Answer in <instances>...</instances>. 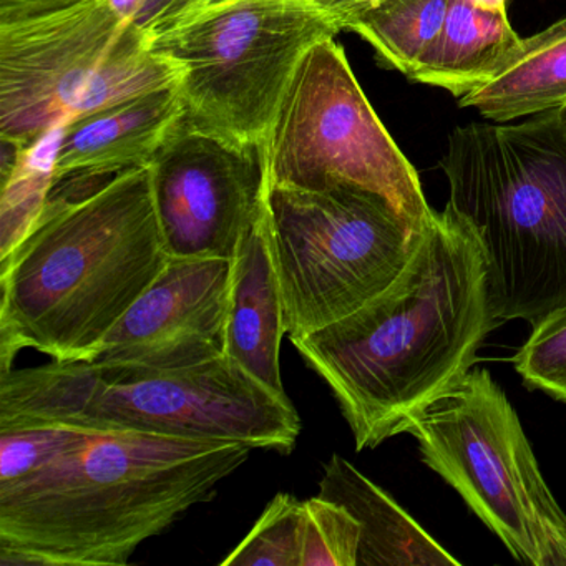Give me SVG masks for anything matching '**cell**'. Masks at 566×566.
I'll list each match as a JSON object with an SVG mask.
<instances>
[{
    "mask_svg": "<svg viewBox=\"0 0 566 566\" xmlns=\"http://www.w3.org/2000/svg\"><path fill=\"white\" fill-rule=\"evenodd\" d=\"M360 525L343 505L323 496L303 503L300 566H357Z\"/></svg>",
    "mask_w": 566,
    "mask_h": 566,
    "instance_id": "obj_22",
    "label": "cell"
},
{
    "mask_svg": "<svg viewBox=\"0 0 566 566\" xmlns=\"http://www.w3.org/2000/svg\"><path fill=\"white\" fill-rule=\"evenodd\" d=\"M556 115H558L559 122H562L563 127L566 128V105H563L562 108H558V111H555Z\"/></svg>",
    "mask_w": 566,
    "mask_h": 566,
    "instance_id": "obj_27",
    "label": "cell"
},
{
    "mask_svg": "<svg viewBox=\"0 0 566 566\" xmlns=\"http://www.w3.org/2000/svg\"><path fill=\"white\" fill-rule=\"evenodd\" d=\"M85 420L101 430L241 442L280 453L293 452L301 433L290 397L227 354L178 369L102 367Z\"/></svg>",
    "mask_w": 566,
    "mask_h": 566,
    "instance_id": "obj_10",
    "label": "cell"
},
{
    "mask_svg": "<svg viewBox=\"0 0 566 566\" xmlns=\"http://www.w3.org/2000/svg\"><path fill=\"white\" fill-rule=\"evenodd\" d=\"M268 185L323 191L354 185L382 195L422 231L432 218L409 158L360 88L334 39L301 62L264 140Z\"/></svg>",
    "mask_w": 566,
    "mask_h": 566,
    "instance_id": "obj_9",
    "label": "cell"
},
{
    "mask_svg": "<svg viewBox=\"0 0 566 566\" xmlns=\"http://www.w3.org/2000/svg\"><path fill=\"white\" fill-rule=\"evenodd\" d=\"M403 433L520 563L566 566V513L489 370L470 369L413 413Z\"/></svg>",
    "mask_w": 566,
    "mask_h": 566,
    "instance_id": "obj_7",
    "label": "cell"
},
{
    "mask_svg": "<svg viewBox=\"0 0 566 566\" xmlns=\"http://www.w3.org/2000/svg\"><path fill=\"white\" fill-rule=\"evenodd\" d=\"M513 366L530 389L566 402V307L533 327Z\"/></svg>",
    "mask_w": 566,
    "mask_h": 566,
    "instance_id": "obj_24",
    "label": "cell"
},
{
    "mask_svg": "<svg viewBox=\"0 0 566 566\" xmlns=\"http://www.w3.org/2000/svg\"><path fill=\"white\" fill-rule=\"evenodd\" d=\"M184 115L178 82L75 118L65 125L52 190L148 167Z\"/></svg>",
    "mask_w": 566,
    "mask_h": 566,
    "instance_id": "obj_13",
    "label": "cell"
},
{
    "mask_svg": "<svg viewBox=\"0 0 566 566\" xmlns=\"http://www.w3.org/2000/svg\"><path fill=\"white\" fill-rule=\"evenodd\" d=\"M150 165L54 188L24 240L0 260V373L22 349L92 360L170 261Z\"/></svg>",
    "mask_w": 566,
    "mask_h": 566,
    "instance_id": "obj_3",
    "label": "cell"
},
{
    "mask_svg": "<svg viewBox=\"0 0 566 566\" xmlns=\"http://www.w3.org/2000/svg\"><path fill=\"white\" fill-rule=\"evenodd\" d=\"M321 2L327 9V12L333 15L340 31H344V25L349 19H353L359 12L366 11V9L373 8V6L379 4L382 0H321Z\"/></svg>",
    "mask_w": 566,
    "mask_h": 566,
    "instance_id": "obj_25",
    "label": "cell"
},
{
    "mask_svg": "<svg viewBox=\"0 0 566 566\" xmlns=\"http://www.w3.org/2000/svg\"><path fill=\"white\" fill-rule=\"evenodd\" d=\"M104 430L81 426L31 427L0 432V486L11 485Z\"/></svg>",
    "mask_w": 566,
    "mask_h": 566,
    "instance_id": "obj_23",
    "label": "cell"
},
{
    "mask_svg": "<svg viewBox=\"0 0 566 566\" xmlns=\"http://www.w3.org/2000/svg\"><path fill=\"white\" fill-rule=\"evenodd\" d=\"M440 170L475 231L493 319L535 327L566 307V128L555 111L453 128Z\"/></svg>",
    "mask_w": 566,
    "mask_h": 566,
    "instance_id": "obj_4",
    "label": "cell"
},
{
    "mask_svg": "<svg viewBox=\"0 0 566 566\" xmlns=\"http://www.w3.org/2000/svg\"><path fill=\"white\" fill-rule=\"evenodd\" d=\"M180 78L145 29L107 0H62L0 21V140L29 147L52 128Z\"/></svg>",
    "mask_w": 566,
    "mask_h": 566,
    "instance_id": "obj_6",
    "label": "cell"
},
{
    "mask_svg": "<svg viewBox=\"0 0 566 566\" xmlns=\"http://www.w3.org/2000/svg\"><path fill=\"white\" fill-rule=\"evenodd\" d=\"M102 379L92 360H62L0 373V432L31 427L81 426ZM95 429V427H92ZM101 430V429H98Z\"/></svg>",
    "mask_w": 566,
    "mask_h": 566,
    "instance_id": "obj_18",
    "label": "cell"
},
{
    "mask_svg": "<svg viewBox=\"0 0 566 566\" xmlns=\"http://www.w3.org/2000/svg\"><path fill=\"white\" fill-rule=\"evenodd\" d=\"M64 130L65 125L52 128L21 148L14 167L0 175V260L24 240L48 205Z\"/></svg>",
    "mask_w": 566,
    "mask_h": 566,
    "instance_id": "obj_20",
    "label": "cell"
},
{
    "mask_svg": "<svg viewBox=\"0 0 566 566\" xmlns=\"http://www.w3.org/2000/svg\"><path fill=\"white\" fill-rule=\"evenodd\" d=\"M566 105V18L520 39L496 74L459 98L485 120L505 124Z\"/></svg>",
    "mask_w": 566,
    "mask_h": 566,
    "instance_id": "obj_17",
    "label": "cell"
},
{
    "mask_svg": "<svg viewBox=\"0 0 566 566\" xmlns=\"http://www.w3.org/2000/svg\"><path fill=\"white\" fill-rule=\"evenodd\" d=\"M475 4L482 6V8L490 9V11L506 12V0H473Z\"/></svg>",
    "mask_w": 566,
    "mask_h": 566,
    "instance_id": "obj_26",
    "label": "cell"
},
{
    "mask_svg": "<svg viewBox=\"0 0 566 566\" xmlns=\"http://www.w3.org/2000/svg\"><path fill=\"white\" fill-rule=\"evenodd\" d=\"M303 500L277 493L221 566H300Z\"/></svg>",
    "mask_w": 566,
    "mask_h": 566,
    "instance_id": "obj_21",
    "label": "cell"
},
{
    "mask_svg": "<svg viewBox=\"0 0 566 566\" xmlns=\"http://www.w3.org/2000/svg\"><path fill=\"white\" fill-rule=\"evenodd\" d=\"M518 42L505 12L450 0L436 42L407 78L462 98L485 85Z\"/></svg>",
    "mask_w": 566,
    "mask_h": 566,
    "instance_id": "obj_16",
    "label": "cell"
},
{
    "mask_svg": "<svg viewBox=\"0 0 566 566\" xmlns=\"http://www.w3.org/2000/svg\"><path fill=\"white\" fill-rule=\"evenodd\" d=\"M339 32L321 0H197L150 49L180 71L185 125L264 145L301 62Z\"/></svg>",
    "mask_w": 566,
    "mask_h": 566,
    "instance_id": "obj_5",
    "label": "cell"
},
{
    "mask_svg": "<svg viewBox=\"0 0 566 566\" xmlns=\"http://www.w3.org/2000/svg\"><path fill=\"white\" fill-rule=\"evenodd\" d=\"M450 0H382L346 22L376 52L377 64L409 77L436 42Z\"/></svg>",
    "mask_w": 566,
    "mask_h": 566,
    "instance_id": "obj_19",
    "label": "cell"
},
{
    "mask_svg": "<svg viewBox=\"0 0 566 566\" xmlns=\"http://www.w3.org/2000/svg\"><path fill=\"white\" fill-rule=\"evenodd\" d=\"M150 170L168 254L233 261L266 205L264 145L231 144L181 118Z\"/></svg>",
    "mask_w": 566,
    "mask_h": 566,
    "instance_id": "obj_11",
    "label": "cell"
},
{
    "mask_svg": "<svg viewBox=\"0 0 566 566\" xmlns=\"http://www.w3.org/2000/svg\"><path fill=\"white\" fill-rule=\"evenodd\" d=\"M253 452L241 442L104 430L0 486V565L124 566L208 502Z\"/></svg>",
    "mask_w": 566,
    "mask_h": 566,
    "instance_id": "obj_2",
    "label": "cell"
},
{
    "mask_svg": "<svg viewBox=\"0 0 566 566\" xmlns=\"http://www.w3.org/2000/svg\"><path fill=\"white\" fill-rule=\"evenodd\" d=\"M495 324L482 244L446 207L386 291L291 343L333 390L360 452L403 433L413 413L459 382Z\"/></svg>",
    "mask_w": 566,
    "mask_h": 566,
    "instance_id": "obj_1",
    "label": "cell"
},
{
    "mask_svg": "<svg viewBox=\"0 0 566 566\" xmlns=\"http://www.w3.org/2000/svg\"><path fill=\"white\" fill-rule=\"evenodd\" d=\"M231 264L218 258H170L92 363L160 370L223 356Z\"/></svg>",
    "mask_w": 566,
    "mask_h": 566,
    "instance_id": "obj_12",
    "label": "cell"
},
{
    "mask_svg": "<svg viewBox=\"0 0 566 566\" xmlns=\"http://www.w3.org/2000/svg\"><path fill=\"white\" fill-rule=\"evenodd\" d=\"M231 263L224 354L274 392L286 394L280 360L286 329L271 248L268 203L244 234Z\"/></svg>",
    "mask_w": 566,
    "mask_h": 566,
    "instance_id": "obj_14",
    "label": "cell"
},
{
    "mask_svg": "<svg viewBox=\"0 0 566 566\" xmlns=\"http://www.w3.org/2000/svg\"><path fill=\"white\" fill-rule=\"evenodd\" d=\"M271 248L291 339L349 316L402 274L420 231L382 195L268 185Z\"/></svg>",
    "mask_w": 566,
    "mask_h": 566,
    "instance_id": "obj_8",
    "label": "cell"
},
{
    "mask_svg": "<svg viewBox=\"0 0 566 566\" xmlns=\"http://www.w3.org/2000/svg\"><path fill=\"white\" fill-rule=\"evenodd\" d=\"M319 496L339 503L359 522L357 566L462 565L386 490L339 453L324 465Z\"/></svg>",
    "mask_w": 566,
    "mask_h": 566,
    "instance_id": "obj_15",
    "label": "cell"
}]
</instances>
